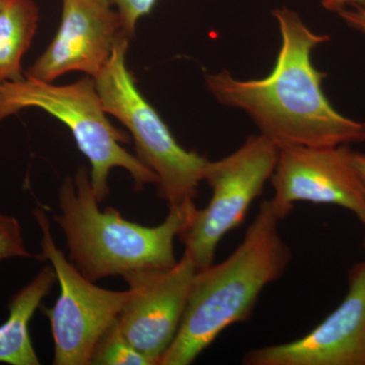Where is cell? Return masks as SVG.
Masks as SVG:
<instances>
[{
    "label": "cell",
    "mask_w": 365,
    "mask_h": 365,
    "mask_svg": "<svg viewBox=\"0 0 365 365\" xmlns=\"http://www.w3.org/2000/svg\"><path fill=\"white\" fill-rule=\"evenodd\" d=\"M281 47L272 72L266 78L240 81L227 71L207 74L209 91L220 104L242 110L262 135L278 148L302 145L330 148L365 143V123L340 114L324 93L327 74L314 68L312 54L329 42L314 33L287 6L274 9Z\"/></svg>",
    "instance_id": "obj_1"
},
{
    "label": "cell",
    "mask_w": 365,
    "mask_h": 365,
    "mask_svg": "<svg viewBox=\"0 0 365 365\" xmlns=\"http://www.w3.org/2000/svg\"><path fill=\"white\" fill-rule=\"evenodd\" d=\"M281 222L271 201H263L235 251L197 270L181 325L158 365L192 364L228 327L251 319L263 290L292 260Z\"/></svg>",
    "instance_id": "obj_2"
},
{
    "label": "cell",
    "mask_w": 365,
    "mask_h": 365,
    "mask_svg": "<svg viewBox=\"0 0 365 365\" xmlns=\"http://www.w3.org/2000/svg\"><path fill=\"white\" fill-rule=\"evenodd\" d=\"M91 174L81 167L59 190L58 215L54 220L66 235L68 260L81 275L96 282L177 263L174 242L187 227L195 204L169 207L162 223L145 227L125 220L116 209L98 207Z\"/></svg>",
    "instance_id": "obj_3"
},
{
    "label": "cell",
    "mask_w": 365,
    "mask_h": 365,
    "mask_svg": "<svg viewBox=\"0 0 365 365\" xmlns=\"http://www.w3.org/2000/svg\"><path fill=\"white\" fill-rule=\"evenodd\" d=\"M28 108L47 112L71 130L78 150L90 160L91 186L98 203L109 195L108 179L115 168L131 175L137 192L158 184L157 175L122 146L130 136L110 122L91 76L64 86L25 76L0 83V122Z\"/></svg>",
    "instance_id": "obj_4"
},
{
    "label": "cell",
    "mask_w": 365,
    "mask_h": 365,
    "mask_svg": "<svg viewBox=\"0 0 365 365\" xmlns=\"http://www.w3.org/2000/svg\"><path fill=\"white\" fill-rule=\"evenodd\" d=\"M129 40L125 35L119 38L105 68L95 78L101 102L108 115L128 129L136 157L157 175L158 197L169 207L192 205L209 160L178 143L157 110L137 88L126 64Z\"/></svg>",
    "instance_id": "obj_5"
},
{
    "label": "cell",
    "mask_w": 365,
    "mask_h": 365,
    "mask_svg": "<svg viewBox=\"0 0 365 365\" xmlns=\"http://www.w3.org/2000/svg\"><path fill=\"white\" fill-rule=\"evenodd\" d=\"M278 153L279 148L259 134L249 136L227 157L209 160L204 181L212 190L210 201L203 209L196 208L179 235L184 254L198 270L215 263L216 249L225 235L244 222L252 203L272 177Z\"/></svg>",
    "instance_id": "obj_6"
},
{
    "label": "cell",
    "mask_w": 365,
    "mask_h": 365,
    "mask_svg": "<svg viewBox=\"0 0 365 365\" xmlns=\"http://www.w3.org/2000/svg\"><path fill=\"white\" fill-rule=\"evenodd\" d=\"M33 216L42 232L37 259L51 263L60 285L54 307L44 309L54 340L53 364H91L98 341L119 319L130 292L98 287L81 275L55 244L45 211L36 207Z\"/></svg>",
    "instance_id": "obj_7"
},
{
    "label": "cell",
    "mask_w": 365,
    "mask_h": 365,
    "mask_svg": "<svg viewBox=\"0 0 365 365\" xmlns=\"http://www.w3.org/2000/svg\"><path fill=\"white\" fill-rule=\"evenodd\" d=\"M348 145L280 146L271 177L276 213L284 220L297 202L328 204L350 211L365 227V189Z\"/></svg>",
    "instance_id": "obj_8"
},
{
    "label": "cell",
    "mask_w": 365,
    "mask_h": 365,
    "mask_svg": "<svg viewBox=\"0 0 365 365\" xmlns=\"http://www.w3.org/2000/svg\"><path fill=\"white\" fill-rule=\"evenodd\" d=\"M197 270L184 254L173 267L124 277L130 294L117 319L118 330L153 365L160 364L176 337Z\"/></svg>",
    "instance_id": "obj_9"
},
{
    "label": "cell",
    "mask_w": 365,
    "mask_h": 365,
    "mask_svg": "<svg viewBox=\"0 0 365 365\" xmlns=\"http://www.w3.org/2000/svg\"><path fill=\"white\" fill-rule=\"evenodd\" d=\"M245 365H365V260L348 275L339 306L299 339L255 348Z\"/></svg>",
    "instance_id": "obj_10"
},
{
    "label": "cell",
    "mask_w": 365,
    "mask_h": 365,
    "mask_svg": "<svg viewBox=\"0 0 365 365\" xmlns=\"http://www.w3.org/2000/svg\"><path fill=\"white\" fill-rule=\"evenodd\" d=\"M123 35L121 16L111 0H62L58 32L24 76L53 83L81 71L95 78Z\"/></svg>",
    "instance_id": "obj_11"
},
{
    "label": "cell",
    "mask_w": 365,
    "mask_h": 365,
    "mask_svg": "<svg viewBox=\"0 0 365 365\" xmlns=\"http://www.w3.org/2000/svg\"><path fill=\"white\" fill-rule=\"evenodd\" d=\"M54 268L46 265L9 302V318L0 326V362L11 365H39L31 340V319L56 281Z\"/></svg>",
    "instance_id": "obj_12"
},
{
    "label": "cell",
    "mask_w": 365,
    "mask_h": 365,
    "mask_svg": "<svg viewBox=\"0 0 365 365\" xmlns=\"http://www.w3.org/2000/svg\"><path fill=\"white\" fill-rule=\"evenodd\" d=\"M40 14L34 0H4L0 6V83L23 78L21 59L32 44Z\"/></svg>",
    "instance_id": "obj_13"
},
{
    "label": "cell",
    "mask_w": 365,
    "mask_h": 365,
    "mask_svg": "<svg viewBox=\"0 0 365 365\" xmlns=\"http://www.w3.org/2000/svg\"><path fill=\"white\" fill-rule=\"evenodd\" d=\"M116 323L98 341L91 364L153 365L145 355L125 339Z\"/></svg>",
    "instance_id": "obj_14"
},
{
    "label": "cell",
    "mask_w": 365,
    "mask_h": 365,
    "mask_svg": "<svg viewBox=\"0 0 365 365\" xmlns=\"http://www.w3.org/2000/svg\"><path fill=\"white\" fill-rule=\"evenodd\" d=\"M14 258H36L26 249L18 218L0 213V263Z\"/></svg>",
    "instance_id": "obj_15"
},
{
    "label": "cell",
    "mask_w": 365,
    "mask_h": 365,
    "mask_svg": "<svg viewBox=\"0 0 365 365\" xmlns=\"http://www.w3.org/2000/svg\"><path fill=\"white\" fill-rule=\"evenodd\" d=\"M121 16L125 35L130 39L135 34L137 23L153 11L158 0H111Z\"/></svg>",
    "instance_id": "obj_16"
},
{
    "label": "cell",
    "mask_w": 365,
    "mask_h": 365,
    "mask_svg": "<svg viewBox=\"0 0 365 365\" xmlns=\"http://www.w3.org/2000/svg\"><path fill=\"white\" fill-rule=\"evenodd\" d=\"M341 19L349 26L350 28L359 31L365 36V9L364 7H348L340 11Z\"/></svg>",
    "instance_id": "obj_17"
},
{
    "label": "cell",
    "mask_w": 365,
    "mask_h": 365,
    "mask_svg": "<svg viewBox=\"0 0 365 365\" xmlns=\"http://www.w3.org/2000/svg\"><path fill=\"white\" fill-rule=\"evenodd\" d=\"M324 9L334 13H339L348 7H364L365 0H322Z\"/></svg>",
    "instance_id": "obj_18"
},
{
    "label": "cell",
    "mask_w": 365,
    "mask_h": 365,
    "mask_svg": "<svg viewBox=\"0 0 365 365\" xmlns=\"http://www.w3.org/2000/svg\"><path fill=\"white\" fill-rule=\"evenodd\" d=\"M351 158L353 167L356 170L360 181H361L365 189V155L356 153V151H352Z\"/></svg>",
    "instance_id": "obj_19"
},
{
    "label": "cell",
    "mask_w": 365,
    "mask_h": 365,
    "mask_svg": "<svg viewBox=\"0 0 365 365\" xmlns=\"http://www.w3.org/2000/svg\"><path fill=\"white\" fill-rule=\"evenodd\" d=\"M2 1H4V0H0V6H1Z\"/></svg>",
    "instance_id": "obj_20"
},
{
    "label": "cell",
    "mask_w": 365,
    "mask_h": 365,
    "mask_svg": "<svg viewBox=\"0 0 365 365\" xmlns=\"http://www.w3.org/2000/svg\"><path fill=\"white\" fill-rule=\"evenodd\" d=\"M365 228V227H364ZM364 248H365V237H364Z\"/></svg>",
    "instance_id": "obj_21"
}]
</instances>
